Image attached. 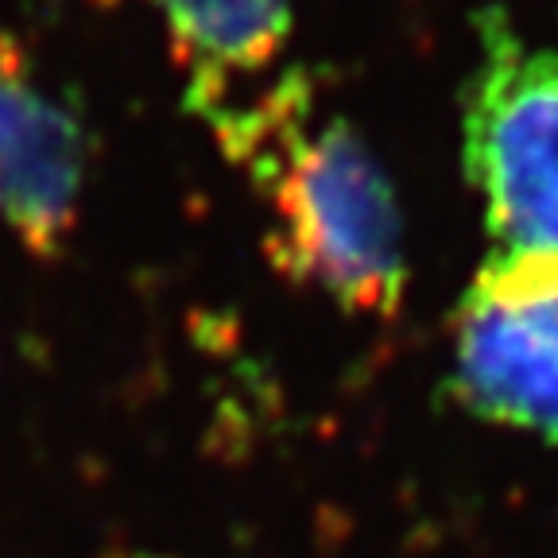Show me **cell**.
<instances>
[{
    "mask_svg": "<svg viewBox=\"0 0 558 558\" xmlns=\"http://www.w3.org/2000/svg\"><path fill=\"white\" fill-rule=\"evenodd\" d=\"M209 132L268 206V253L283 276L349 314H396L403 241L392 186L357 132L318 113L303 70H283Z\"/></svg>",
    "mask_w": 558,
    "mask_h": 558,
    "instance_id": "obj_1",
    "label": "cell"
},
{
    "mask_svg": "<svg viewBox=\"0 0 558 558\" xmlns=\"http://www.w3.org/2000/svg\"><path fill=\"white\" fill-rule=\"evenodd\" d=\"M477 39L462 156L493 253L558 256V54L527 44L500 9L481 12Z\"/></svg>",
    "mask_w": 558,
    "mask_h": 558,
    "instance_id": "obj_2",
    "label": "cell"
},
{
    "mask_svg": "<svg viewBox=\"0 0 558 558\" xmlns=\"http://www.w3.org/2000/svg\"><path fill=\"white\" fill-rule=\"evenodd\" d=\"M453 365L477 415L558 442V256H488L458 311Z\"/></svg>",
    "mask_w": 558,
    "mask_h": 558,
    "instance_id": "obj_3",
    "label": "cell"
},
{
    "mask_svg": "<svg viewBox=\"0 0 558 558\" xmlns=\"http://www.w3.org/2000/svg\"><path fill=\"white\" fill-rule=\"evenodd\" d=\"M89 140L78 117L0 44V221L35 256H54L78 221Z\"/></svg>",
    "mask_w": 558,
    "mask_h": 558,
    "instance_id": "obj_4",
    "label": "cell"
},
{
    "mask_svg": "<svg viewBox=\"0 0 558 558\" xmlns=\"http://www.w3.org/2000/svg\"><path fill=\"white\" fill-rule=\"evenodd\" d=\"M186 78L202 124L244 105L283 74L291 44L288 0H148Z\"/></svg>",
    "mask_w": 558,
    "mask_h": 558,
    "instance_id": "obj_5",
    "label": "cell"
}]
</instances>
